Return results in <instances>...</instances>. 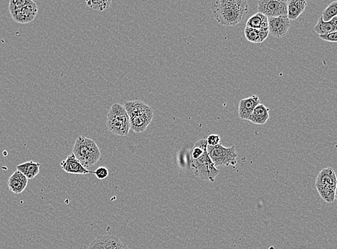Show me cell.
<instances>
[{
    "label": "cell",
    "instance_id": "obj_1",
    "mask_svg": "<svg viewBox=\"0 0 337 249\" xmlns=\"http://www.w3.org/2000/svg\"><path fill=\"white\" fill-rule=\"evenodd\" d=\"M211 9L218 23L233 27L246 18L249 6L246 0H215L212 2Z\"/></svg>",
    "mask_w": 337,
    "mask_h": 249
},
{
    "label": "cell",
    "instance_id": "obj_2",
    "mask_svg": "<svg viewBox=\"0 0 337 249\" xmlns=\"http://www.w3.org/2000/svg\"><path fill=\"white\" fill-rule=\"evenodd\" d=\"M124 106L130 119L131 130L136 133L144 132L153 119V109L139 100L127 101Z\"/></svg>",
    "mask_w": 337,
    "mask_h": 249
},
{
    "label": "cell",
    "instance_id": "obj_3",
    "mask_svg": "<svg viewBox=\"0 0 337 249\" xmlns=\"http://www.w3.org/2000/svg\"><path fill=\"white\" fill-rule=\"evenodd\" d=\"M73 154L87 169L96 164L101 155L95 141L83 136L78 137L76 140Z\"/></svg>",
    "mask_w": 337,
    "mask_h": 249
},
{
    "label": "cell",
    "instance_id": "obj_4",
    "mask_svg": "<svg viewBox=\"0 0 337 249\" xmlns=\"http://www.w3.org/2000/svg\"><path fill=\"white\" fill-rule=\"evenodd\" d=\"M108 130L116 135L124 136L129 134L131 129L129 116L124 106L119 103H114L111 106L106 119Z\"/></svg>",
    "mask_w": 337,
    "mask_h": 249
},
{
    "label": "cell",
    "instance_id": "obj_5",
    "mask_svg": "<svg viewBox=\"0 0 337 249\" xmlns=\"http://www.w3.org/2000/svg\"><path fill=\"white\" fill-rule=\"evenodd\" d=\"M207 150L215 166H236L237 164L238 154L234 146L225 147L221 144L216 146L208 145Z\"/></svg>",
    "mask_w": 337,
    "mask_h": 249
},
{
    "label": "cell",
    "instance_id": "obj_6",
    "mask_svg": "<svg viewBox=\"0 0 337 249\" xmlns=\"http://www.w3.org/2000/svg\"><path fill=\"white\" fill-rule=\"evenodd\" d=\"M191 167L193 170L194 175L200 177L202 180L214 182L220 173V171L217 169L213 162L210 159L207 152L198 159H191Z\"/></svg>",
    "mask_w": 337,
    "mask_h": 249
},
{
    "label": "cell",
    "instance_id": "obj_7",
    "mask_svg": "<svg viewBox=\"0 0 337 249\" xmlns=\"http://www.w3.org/2000/svg\"><path fill=\"white\" fill-rule=\"evenodd\" d=\"M288 1L285 0H260L257 2V12L268 18L287 16Z\"/></svg>",
    "mask_w": 337,
    "mask_h": 249
},
{
    "label": "cell",
    "instance_id": "obj_8",
    "mask_svg": "<svg viewBox=\"0 0 337 249\" xmlns=\"http://www.w3.org/2000/svg\"><path fill=\"white\" fill-rule=\"evenodd\" d=\"M337 177L333 168H325L317 174L315 186L320 190H336Z\"/></svg>",
    "mask_w": 337,
    "mask_h": 249
},
{
    "label": "cell",
    "instance_id": "obj_9",
    "mask_svg": "<svg viewBox=\"0 0 337 249\" xmlns=\"http://www.w3.org/2000/svg\"><path fill=\"white\" fill-rule=\"evenodd\" d=\"M291 22L287 16L268 18L269 34L275 38H283L287 35Z\"/></svg>",
    "mask_w": 337,
    "mask_h": 249
},
{
    "label": "cell",
    "instance_id": "obj_10",
    "mask_svg": "<svg viewBox=\"0 0 337 249\" xmlns=\"http://www.w3.org/2000/svg\"><path fill=\"white\" fill-rule=\"evenodd\" d=\"M38 14V6L31 0H26L25 6L12 18L19 23L25 24L32 22Z\"/></svg>",
    "mask_w": 337,
    "mask_h": 249
},
{
    "label": "cell",
    "instance_id": "obj_11",
    "mask_svg": "<svg viewBox=\"0 0 337 249\" xmlns=\"http://www.w3.org/2000/svg\"><path fill=\"white\" fill-rule=\"evenodd\" d=\"M61 166L63 170L65 172L69 173V174H87L93 173V171L88 170L85 169L84 166L81 164L75 157L74 154H71L67 157L66 160H63L61 163Z\"/></svg>",
    "mask_w": 337,
    "mask_h": 249
},
{
    "label": "cell",
    "instance_id": "obj_12",
    "mask_svg": "<svg viewBox=\"0 0 337 249\" xmlns=\"http://www.w3.org/2000/svg\"><path fill=\"white\" fill-rule=\"evenodd\" d=\"M260 101L257 95H253L249 98H244L239 103L238 115L242 120L249 121L253 111Z\"/></svg>",
    "mask_w": 337,
    "mask_h": 249
},
{
    "label": "cell",
    "instance_id": "obj_13",
    "mask_svg": "<svg viewBox=\"0 0 337 249\" xmlns=\"http://www.w3.org/2000/svg\"><path fill=\"white\" fill-rule=\"evenodd\" d=\"M27 185H28V179L17 169L14 171L8 179V188L15 195H19L25 191Z\"/></svg>",
    "mask_w": 337,
    "mask_h": 249
},
{
    "label": "cell",
    "instance_id": "obj_14",
    "mask_svg": "<svg viewBox=\"0 0 337 249\" xmlns=\"http://www.w3.org/2000/svg\"><path fill=\"white\" fill-rule=\"evenodd\" d=\"M307 1L304 0L288 1L287 17L289 20H295L305 10Z\"/></svg>",
    "mask_w": 337,
    "mask_h": 249
},
{
    "label": "cell",
    "instance_id": "obj_15",
    "mask_svg": "<svg viewBox=\"0 0 337 249\" xmlns=\"http://www.w3.org/2000/svg\"><path fill=\"white\" fill-rule=\"evenodd\" d=\"M270 109L262 103L257 105L253 111L249 121L257 125H263L269 119Z\"/></svg>",
    "mask_w": 337,
    "mask_h": 249
},
{
    "label": "cell",
    "instance_id": "obj_16",
    "mask_svg": "<svg viewBox=\"0 0 337 249\" xmlns=\"http://www.w3.org/2000/svg\"><path fill=\"white\" fill-rule=\"evenodd\" d=\"M245 36L249 42L253 43H261L265 41L269 35L268 29H257L250 28L246 27L244 30Z\"/></svg>",
    "mask_w": 337,
    "mask_h": 249
},
{
    "label": "cell",
    "instance_id": "obj_17",
    "mask_svg": "<svg viewBox=\"0 0 337 249\" xmlns=\"http://www.w3.org/2000/svg\"><path fill=\"white\" fill-rule=\"evenodd\" d=\"M314 30L319 35H327V34L337 31V17H334L331 20L325 22L321 16L317 25L314 26Z\"/></svg>",
    "mask_w": 337,
    "mask_h": 249
},
{
    "label": "cell",
    "instance_id": "obj_18",
    "mask_svg": "<svg viewBox=\"0 0 337 249\" xmlns=\"http://www.w3.org/2000/svg\"><path fill=\"white\" fill-rule=\"evenodd\" d=\"M40 163L33 161L26 162L17 166V169L28 179L35 178L40 173Z\"/></svg>",
    "mask_w": 337,
    "mask_h": 249
},
{
    "label": "cell",
    "instance_id": "obj_19",
    "mask_svg": "<svg viewBox=\"0 0 337 249\" xmlns=\"http://www.w3.org/2000/svg\"><path fill=\"white\" fill-rule=\"evenodd\" d=\"M246 27L257 30L268 29V18L261 13L257 12L248 19Z\"/></svg>",
    "mask_w": 337,
    "mask_h": 249
},
{
    "label": "cell",
    "instance_id": "obj_20",
    "mask_svg": "<svg viewBox=\"0 0 337 249\" xmlns=\"http://www.w3.org/2000/svg\"><path fill=\"white\" fill-rule=\"evenodd\" d=\"M100 238L106 249H130L118 237L106 235L100 236Z\"/></svg>",
    "mask_w": 337,
    "mask_h": 249
},
{
    "label": "cell",
    "instance_id": "obj_21",
    "mask_svg": "<svg viewBox=\"0 0 337 249\" xmlns=\"http://www.w3.org/2000/svg\"><path fill=\"white\" fill-rule=\"evenodd\" d=\"M207 139H202L196 142L190 152L191 159L197 160L203 156L207 152Z\"/></svg>",
    "mask_w": 337,
    "mask_h": 249
},
{
    "label": "cell",
    "instance_id": "obj_22",
    "mask_svg": "<svg viewBox=\"0 0 337 249\" xmlns=\"http://www.w3.org/2000/svg\"><path fill=\"white\" fill-rule=\"evenodd\" d=\"M111 0H90L87 1L86 4L89 7L98 11H104L111 5Z\"/></svg>",
    "mask_w": 337,
    "mask_h": 249
},
{
    "label": "cell",
    "instance_id": "obj_23",
    "mask_svg": "<svg viewBox=\"0 0 337 249\" xmlns=\"http://www.w3.org/2000/svg\"><path fill=\"white\" fill-rule=\"evenodd\" d=\"M337 17V1H333L324 9L322 17L324 21L331 20L334 17Z\"/></svg>",
    "mask_w": 337,
    "mask_h": 249
},
{
    "label": "cell",
    "instance_id": "obj_24",
    "mask_svg": "<svg viewBox=\"0 0 337 249\" xmlns=\"http://www.w3.org/2000/svg\"><path fill=\"white\" fill-rule=\"evenodd\" d=\"M26 0H12L9 1V9L11 16L17 14L25 6Z\"/></svg>",
    "mask_w": 337,
    "mask_h": 249
},
{
    "label": "cell",
    "instance_id": "obj_25",
    "mask_svg": "<svg viewBox=\"0 0 337 249\" xmlns=\"http://www.w3.org/2000/svg\"><path fill=\"white\" fill-rule=\"evenodd\" d=\"M93 174L96 176L97 178L99 179H106L108 176V169L105 166H99V167L97 168L95 171L93 172Z\"/></svg>",
    "mask_w": 337,
    "mask_h": 249
},
{
    "label": "cell",
    "instance_id": "obj_26",
    "mask_svg": "<svg viewBox=\"0 0 337 249\" xmlns=\"http://www.w3.org/2000/svg\"><path fill=\"white\" fill-rule=\"evenodd\" d=\"M319 38L327 42L331 43H337V31L327 34V35H319Z\"/></svg>",
    "mask_w": 337,
    "mask_h": 249
},
{
    "label": "cell",
    "instance_id": "obj_27",
    "mask_svg": "<svg viewBox=\"0 0 337 249\" xmlns=\"http://www.w3.org/2000/svg\"><path fill=\"white\" fill-rule=\"evenodd\" d=\"M87 249H106L100 240V237L95 238V239L87 247Z\"/></svg>",
    "mask_w": 337,
    "mask_h": 249
},
{
    "label": "cell",
    "instance_id": "obj_28",
    "mask_svg": "<svg viewBox=\"0 0 337 249\" xmlns=\"http://www.w3.org/2000/svg\"><path fill=\"white\" fill-rule=\"evenodd\" d=\"M207 145L209 146H216L220 142V137L218 134H211L207 138Z\"/></svg>",
    "mask_w": 337,
    "mask_h": 249
},
{
    "label": "cell",
    "instance_id": "obj_29",
    "mask_svg": "<svg viewBox=\"0 0 337 249\" xmlns=\"http://www.w3.org/2000/svg\"><path fill=\"white\" fill-rule=\"evenodd\" d=\"M335 200H337V182L336 190H335Z\"/></svg>",
    "mask_w": 337,
    "mask_h": 249
}]
</instances>
